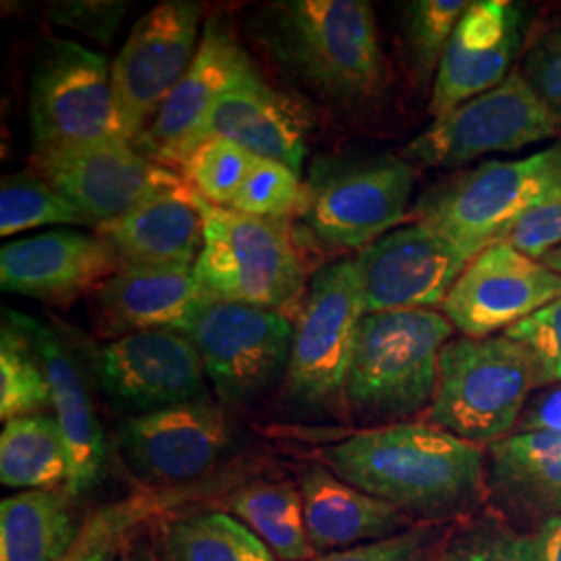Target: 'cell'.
<instances>
[{"instance_id":"cell-46","label":"cell","mask_w":561,"mask_h":561,"mask_svg":"<svg viewBox=\"0 0 561 561\" xmlns=\"http://www.w3.org/2000/svg\"><path fill=\"white\" fill-rule=\"evenodd\" d=\"M542 264L549 266L551 271H556L558 275H561V248L560 250H556V252H551V254H547V256L542 259Z\"/></svg>"},{"instance_id":"cell-34","label":"cell","mask_w":561,"mask_h":561,"mask_svg":"<svg viewBox=\"0 0 561 561\" xmlns=\"http://www.w3.org/2000/svg\"><path fill=\"white\" fill-rule=\"evenodd\" d=\"M44 225H92L38 173L7 175L0 185V236Z\"/></svg>"},{"instance_id":"cell-17","label":"cell","mask_w":561,"mask_h":561,"mask_svg":"<svg viewBox=\"0 0 561 561\" xmlns=\"http://www.w3.org/2000/svg\"><path fill=\"white\" fill-rule=\"evenodd\" d=\"M32 164L96 229L181 178L129 141L42 150L34 152Z\"/></svg>"},{"instance_id":"cell-15","label":"cell","mask_w":561,"mask_h":561,"mask_svg":"<svg viewBox=\"0 0 561 561\" xmlns=\"http://www.w3.org/2000/svg\"><path fill=\"white\" fill-rule=\"evenodd\" d=\"M468 259L424 222L403 225L364 248L356 264L366 314L443 308Z\"/></svg>"},{"instance_id":"cell-11","label":"cell","mask_w":561,"mask_h":561,"mask_svg":"<svg viewBox=\"0 0 561 561\" xmlns=\"http://www.w3.org/2000/svg\"><path fill=\"white\" fill-rule=\"evenodd\" d=\"M414 181L405 159L322 164L306 185L301 217L324 245L362 252L405 219Z\"/></svg>"},{"instance_id":"cell-19","label":"cell","mask_w":561,"mask_h":561,"mask_svg":"<svg viewBox=\"0 0 561 561\" xmlns=\"http://www.w3.org/2000/svg\"><path fill=\"white\" fill-rule=\"evenodd\" d=\"M121 266L99 233L57 229L2 245L0 285L7 294L65 306L96 291Z\"/></svg>"},{"instance_id":"cell-3","label":"cell","mask_w":561,"mask_h":561,"mask_svg":"<svg viewBox=\"0 0 561 561\" xmlns=\"http://www.w3.org/2000/svg\"><path fill=\"white\" fill-rule=\"evenodd\" d=\"M451 335L454 324L435 310L366 314L345 387L352 416L389 426L428 410Z\"/></svg>"},{"instance_id":"cell-21","label":"cell","mask_w":561,"mask_h":561,"mask_svg":"<svg viewBox=\"0 0 561 561\" xmlns=\"http://www.w3.org/2000/svg\"><path fill=\"white\" fill-rule=\"evenodd\" d=\"M308 129L310 119L300 104L271 88L261 71L252 67L215 102L192 150L204 140L222 138L236 141L259 159L280 162L300 175L308 150Z\"/></svg>"},{"instance_id":"cell-24","label":"cell","mask_w":561,"mask_h":561,"mask_svg":"<svg viewBox=\"0 0 561 561\" xmlns=\"http://www.w3.org/2000/svg\"><path fill=\"white\" fill-rule=\"evenodd\" d=\"M486 502L507 524L535 535L561 516V433L520 431L491 443Z\"/></svg>"},{"instance_id":"cell-43","label":"cell","mask_w":561,"mask_h":561,"mask_svg":"<svg viewBox=\"0 0 561 561\" xmlns=\"http://www.w3.org/2000/svg\"><path fill=\"white\" fill-rule=\"evenodd\" d=\"M520 431H556L561 433V387H556L526 403Z\"/></svg>"},{"instance_id":"cell-28","label":"cell","mask_w":561,"mask_h":561,"mask_svg":"<svg viewBox=\"0 0 561 561\" xmlns=\"http://www.w3.org/2000/svg\"><path fill=\"white\" fill-rule=\"evenodd\" d=\"M67 489L21 491L0 503V561H60L83 522Z\"/></svg>"},{"instance_id":"cell-27","label":"cell","mask_w":561,"mask_h":561,"mask_svg":"<svg viewBox=\"0 0 561 561\" xmlns=\"http://www.w3.org/2000/svg\"><path fill=\"white\" fill-rule=\"evenodd\" d=\"M96 233L108 241L123 264L194 266L204 243L201 196L180 178Z\"/></svg>"},{"instance_id":"cell-30","label":"cell","mask_w":561,"mask_h":561,"mask_svg":"<svg viewBox=\"0 0 561 561\" xmlns=\"http://www.w3.org/2000/svg\"><path fill=\"white\" fill-rule=\"evenodd\" d=\"M222 502L227 512L248 526L277 560L319 558L306 530L298 482L252 479L222 497Z\"/></svg>"},{"instance_id":"cell-32","label":"cell","mask_w":561,"mask_h":561,"mask_svg":"<svg viewBox=\"0 0 561 561\" xmlns=\"http://www.w3.org/2000/svg\"><path fill=\"white\" fill-rule=\"evenodd\" d=\"M53 391L44 364L30 337L4 319L0 333V419L2 422L46 414Z\"/></svg>"},{"instance_id":"cell-2","label":"cell","mask_w":561,"mask_h":561,"mask_svg":"<svg viewBox=\"0 0 561 561\" xmlns=\"http://www.w3.org/2000/svg\"><path fill=\"white\" fill-rule=\"evenodd\" d=\"M259 36L280 69L321 101L360 108L387 88L379 27L366 0L271 2Z\"/></svg>"},{"instance_id":"cell-18","label":"cell","mask_w":561,"mask_h":561,"mask_svg":"<svg viewBox=\"0 0 561 561\" xmlns=\"http://www.w3.org/2000/svg\"><path fill=\"white\" fill-rule=\"evenodd\" d=\"M252 67L254 62L241 48L231 23L222 15L210 18L187 73L134 146L150 161L180 169L215 102Z\"/></svg>"},{"instance_id":"cell-40","label":"cell","mask_w":561,"mask_h":561,"mask_svg":"<svg viewBox=\"0 0 561 561\" xmlns=\"http://www.w3.org/2000/svg\"><path fill=\"white\" fill-rule=\"evenodd\" d=\"M500 243L516 248L522 254L542 261L561 248V192L524 210L507 227Z\"/></svg>"},{"instance_id":"cell-25","label":"cell","mask_w":561,"mask_h":561,"mask_svg":"<svg viewBox=\"0 0 561 561\" xmlns=\"http://www.w3.org/2000/svg\"><path fill=\"white\" fill-rule=\"evenodd\" d=\"M259 463L236 461L219 474L173 489H144L99 507L83 520L80 537L60 561H117L129 542L138 539L146 526L183 512L187 507L227 497L243 482L252 481Z\"/></svg>"},{"instance_id":"cell-23","label":"cell","mask_w":561,"mask_h":561,"mask_svg":"<svg viewBox=\"0 0 561 561\" xmlns=\"http://www.w3.org/2000/svg\"><path fill=\"white\" fill-rule=\"evenodd\" d=\"M206 301L194 266L123 264L94 291L90 312L96 331L113 341L140 331H180Z\"/></svg>"},{"instance_id":"cell-42","label":"cell","mask_w":561,"mask_h":561,"mask_svg":"<svg viewBox=\"0 0 561 561\" xmlns=\"http://www.w3.org/2000/svg\"><path fill=\"white\" fill-rule=\"evenodd\" d=\"M520 76L561 121V21L533 42Z\"/></svg>"},{"instance_id":"cell-14","label":"cell","mask_w":561,"mask_h":561,"mask_svg":"<svg viewBox=\"0 0 561 561\" xmlns=\"http://www.w3.org/2000/svg\"><path fill=\"white\" fill-rule=\"evenodd\" d=\"M92 358L102 396L125 419L210 398L196 347L175 329L102 343Z\"/></svg>"},{"instance_id":"cell-6","label":"cell","mask_w":561,"mask_h":561,"mask_svg":"<svg viewBox=\"0 0 561 561\" xmlns=\"http://www.w3.org/2000/svg\"><path fill=\"white\" fill-rule=\"evenodd\" d=\"M561 192V138L516 161H484L439 183L416 204V221L428 225L472 261L500 243L524 210Z\"/></svg>"},{"instance_id":"cell-7","label":"cell","mask_w":561,"mask_h":561,"mask_svg":"<svg viewBox=\"0 0 561 561\" xmlns=\"http://www.w3.org/2000/svg\"><path fill=\"white\" fill-rule=\"evenodd\" d=\"M364 317L354 261L333 262L314 273L294 321L291 356L280 382V398L289 408L310 414L345 403Z\"/></svg>"},{"instance_id":"cell-8","label":"cell","mask_w":561,"mask_h":561,"mask_svg":"<svg viewBox=\"0 0 561 561\" xmlns=\"http://www.w3.org/2000/svg\"><path fill=\"white\" fill-rule=\"evenodd\" d=\"M180 331L196 347L222 405L248 408L285 379L294 322L280 310L208 300Z\"/></svg>"},{"instance_id":"cell-10","label":"cell","mask_w":561,"mask_h":561,"mask_svg":"<svg viewBox=\"0 0 561 561\" xmlns=\"http://www.w3.org/2000/svg\"><path fill=\"white\" fill-rule=\"evenodd\" d=\"M117 447L144 489L201 482L240 461L236 424L225 405L210 398L123 419L117 424Z\"/></svg>"},{"instance_id":"cell-4","label":"cell","mask_w":561,"mask_h":561,"mask_svg":"<svg viewBox=\"0 0 561 561\" xmlns=\"http://www.w3.org/2000/svg\"><path fill=\"white\" fill-rule=\"evenodd\" d=\"M535 362L507 335L458 337L442 352L439 381L426 410L428 424L463 442L491 443L518 424L533 389H539Z\"/></svg>"},{"instance_id":"cell-45","label":"cell","mask_w":561,"mask_h":561,"mask_svg":"<svg viewBox=\"0 0 561 561\" xmlns=\"http://www.w3.org/2000/svg\"><path fill=\"white\" fill-rule=\"evenodd\" d=\"M117 561H162L161 553L157 551V545H150L148 539H134L129 547L123 551Z\"/></svg>"},{"instance_id":"cell-22","label":"cell","mask_w":561,"mask_h":561,"mask_svg":"<svg viewBox=\"0 0 561 561\" xmlns=\"http://www.w3.org/2000/svg\"><path fill=\"white\" fill-rule=\"evenodd\" d=\"M4 319L20 327L41 356L53 391L55 419L59 421L69 454L67 491L76 500L83 497L101 482L106 437L80 362L46 322L15 310H7Z\"/></svg>"},{"instance_id":"cell-1","label":"cell","mask_w":561,"mask_h":561,"mask_svg":"<svg viewBox=\"0 0 561 561\" xmlns=\"http://www.w3.org/2000/svg\"><path fill=\"white\" fill-rule=\"evenodd\" d=\"M319 463L419 524L451 526L486 502L481 447L424 422L364 428L322 447Z\"/></svg>"},{"instance_id":"cell-33","label":"cell","mask_w":561,"mask_h":561,"mask_svg":"<svg viewBox=\"0 0 561 561\" xmlns=\"http://www.w3.org/2000/svg\"><path fill=\"white\" fill-rule=\"evenodd\" d=\"M437 561H539V542L486 510L449 528Z\"/></svg>"},{"instance_id":"cell-37","label":"cell","mask_w":561,"mask_h":561,"mask_svg":"<svg viewBox=\"0 0 561 561\" xmlns=\"http://www.w3.org/2000/svg\"><path fill=\"white\" fill-rule=\"evenodd\" d=\"M304 204L306 185L300 175L280 162L256 157L240 194L229 208L259 219L285 221L291 215H301Z\"/></svg>"},{"instance_id":"cell-29","label":"cell","mask_w":561,"mask_h":561,"mask_svg":"<svg viewBox=\"0 0 561 561\" xmlns=\"http://www.w3.org/2000/svg\"><path fill=\"white\" fill-rule=\"evenodd\" d=\"M202 505L154 524V542L162 561H279L229 512L213 505L204 510Z\"/></svg>"},{"instance_id":"cell-12","label":"cell","mask_w":561,"mask_h":561,"mask_svg":"<svg viewBox=\"0 0 561 561\" xmlns=\"http://www.w3.org/2000/svg\"><path fill=\"white\" fill-rule=\"evenodd\" d=\"M561 121L518 73L433 121L405 146V161L454 169L493 152H514L556 138Z\"/></svg>"},{"instance_id":"cell-13","label":"cell","mask_w":561,"mask_h":561,"mask_svg":"<svg viewBox=\"0 0 561 561\" xmlns=\"http://www.w3.org/2000/svg\"><path fill=\"white\" fill-rule=\"evenodd\" d=\"M201 20L198 2H159L136 21L111 62L117 115L129 144L140 140L187 73L201 46Z\"/></svg>"},{"instance_id":"cell-44","label":"cell","mask_w":561,"mask_h":561,"mask_svg":"<svg viewBox=\"0 0 561 561\" xmlns=\"http://www.w3.org/2000/svg\"><path fill=\"white\" fill-rule=\"evenodd\" d=\"M539 561H561V516L547 522L537 533Z\"/></svg>"},{"instance_id":"cell-16","label":"cell","mask_w":561,"mask_h":561,"mask_svg":"<svg viewBox=\"0 0 561 561\" xmlns=\"http://www.w3.org/2000/svg\"><path fill=\"white\" fill-rule=\"evenodd\" d=\"M561 298V275L507 243H493L463 268L443 304V317L463 337L505 333Z\"/></svg>"},{"instance_id":"cell-26","label":"cell","mask_w":561,"mask_h":561,"mask_svg":"<svg viewBox=\"0 0 561 561\" xmlns=\"http://www.w3.org/2000/svg\"><path fill=\"white\" fill-rule=\"evenodd\" d=\"M304 518L317 556L385 541L419 526L391 503L341 481L327 466L308 461L298 470Z\"/></svg>"},{"instance_id":"cell-9","label":"cell","mask_w":561,"mask_h":561,"mask_svg":"<svg viewBox=\"0 0 561 561\" xmlns=\"http://www.w3.org/2000/svg\"><path fill=\"white\" fill-rule=\"evenodd\" d=\"M34 152L127 141L121 129L111 65L80 42L50 38L30 81Z\"/></svg>"},{"instance_id":"cell-31","label":"cell","mask_w":561,"mask_h":561,"mask_svg":"<svg viewBox=\"0 0 561 561\" xmlns=\"http://www.w3.org/2000/svg\"><path fill=\"white\" fill-rule=\"evenodd\" d=\"M69 454L60 424L50 414L4 422L0 435V482L9 489H67Z\"/></svg>"},{"instance_id":"cell-20","label":"cell","mask_w":561,"mask_h":561,"mask_svg":"<svg viewBox=\"0 0 561 561\" xmlns=\"http://www.w3.org/2000/svg\"><path fill=\"white\" fill-rule=\"evenodd\" d=\"M522 44V9L510 0L470 2L445 46L428 111L435 119L497 88Z\"/></svg>"},{"instance_id":"cell-35","label":"cell","mask_w":561,"mask_h":561,"mask_svg":"<svg viewBox=\"0 0 561 561\" xmlns=\"http://www.w3.org/2000/svg\"><path fill=\"white\" fill-rule=\"evenodd\" d=\"M256 161L236 141L210 138L196 146L180 167L181 178L202 201L229 208Z\"/></svg>"},{"instance_id":"cell-36","label":"cell","mask_w":561,"mask_h":561,"mask_svg":"<svg viewBox=\"0 0 561 561\" xmlns=\"http://www.w3.org/2000/svg\"><path fill=\"white\" fill-rule=\"evenodd\" d=\"M468 7V0H414L403 7L405 41L422 83L435 78L445 46Z\"/></svg>"},{"instance_id":"cell-41","label":"cell","mask_w":561,"mask_h":561,"mask_svg":"<svg viewBox=\"0 0 561 561\" xmlns=\"http://www.w3.org/2000/svg\"><path fill=\"white\" fill-rule=\"evenodd\" d=\"M127 15V2L115 0H60L48 4V18L92 41L108 44Z\"/></svg>"},{"instance_id":"cell-5","label":"cell","mask_w":561,"mask_h":561,"mask_svg":"<svg viewBox=\"0 0 561 561\" xmlns=\"http://www.w3.org/2000/svg\"><path fill=\"white\" fill-rule=\"evenodd\" d=\"M204 243L194 275L208 300L271 310L294 306L306 287V266L285 221L250 217L201 198Z\"/></svg>"},{"instance_id":"cell-38","label":"cell","mask_w":561,"mask_h":561,"mask_svg":"<svg viewBox=\"0 0 561 561\" xmlns=\"http://www.w3.org/2000/svg\"><path fill=\"white\" fill-rule=\"evenodd\" d=\"M451 526L419 524L398 537L327 553L312 561H437Z\"/></svg>"},{"instance_id":"cell-39","label":"cell","mask_w":561,"mask_h":561,"mask_svg":"<svg viewBox=\"0 0 561 561\" xmlns=\"http://www.w3.org/2000/svg\"><path fill=\"white\" fill-rule=\"evenodd\" d=\"M503 335L518 341L528 352L541 387L561 382V298L514 324Z\"/></svg>"}]
</instances>
